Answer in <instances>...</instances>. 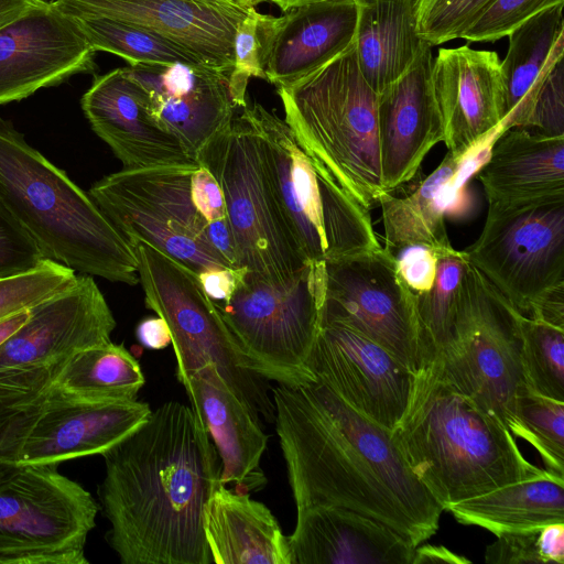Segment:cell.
Segmentation results:
<instances>
[{"label": "cell", "instance_id": "6da1fadb", "mask_svg": "<svg viewBox=\"0 0 564 564\" xmlns=\"http://www.w3.org/2000/svg\"><path fill=\"white\" fill-rule=\"evenodd\" d=\"M270 390L296 511L319 505L350 509L391 527L415 547L435 534L444 510L402 458L391 430L317 379Z\"/></svg>", "mask_w": 564, "mask_h": 564}, {"label": "cell", "instance_id": "7a4b0ae2", "mask_svg": "<svg viewBox=\"0 0 564 564\" xmlns=\"http://www.w3.org/2000/svg\"><path fill=\"white\" fill-rule=\"evenodd\" d=\"M102 457L98 499L122 564L213 563L204 519L221 462L191 405H159Z\"/></svg>", "mask_w": 564, "mask_h": 564}, {"label": "cell", "instance_id": "3957f363", "mask_svg": "<svg viewBox=\"0 0 564 564\" xmlns=\"http://www.w3.org/2000/svg\"><path fill=\"white\" fill-rule=\"evenodd\" d=\"M391 438L443 510L542 470L523 456L500 420L446 379L435 357H424L412 372Z\"/></svg>", "mask_w": 564, "mask_h": 564}, {"label": "cell", "instance_id": "277c9868", "mask_svg": "<svg viewBox=\"0 0 564 564\" xmlns=\"http://www.w3.org/2000/svg\"><path fill=\"white\" fill-rule=\"evenodd\" d=\"M0 202L45 259L112 282L139 283L132 246L89 193L1 117Z\"/></svg>", "mask_w": 564, "mask_h": 564}, {"label": "cell", "instance_id": "5b68a950", "mask_svg": "<svg viewBox=\"0 0 564 564\" xmlns=\"http://www.w3.org/2000/svg\"><path fill=\"white\" fill-rule=\"evenodd\" d=\"M88 193L131 246L148 242L196 274L238 268L221 188L203 165L122 169Z\"/></svg>", "mask_w": 564, "mask_h": 564}, {"label": "cell", "instance_id": "8992f818", "mask_svg": "<svg viewBox=\"0 0 564 564\" xmlns=\"http://www.w3.org/2000/svg\"><path fill=\"white\" fill-rule=\"evenodd\" d=\"M278 94L300 147L351 198L370 209L386 194L377 122L378 94L360 73L355 40Z\"/></svg>", "mask_w": 564, "mask_h": 564}, {"label": "cell", "instance_id": "52a82bcc", "mask_svg": "<svg viewBox=\"0 0 564 564\" xmlns=\"http://www.w3.org/2000/svg\"><path fill=\"white\" fill-rule=\"evenodd\" d=\"M219 184L238 268L272 284H285L308 264L286 225L267 172L259 130L250 107L197 154Z\"/></svg>", "mask_w": 564, "mask_h": 564}, {"label": "cell", "instance_id": "ba28073f", "mask_svg": "<svg viewBox=\"0 0 564 564\" xmlns=\"http://www.w3.org/2000/svg\"><path fill=\"white\" fill-rule=\"evenodd\" d=\"M249 107L272 189L305 261L335 262L380 249L369 209L314 164L284 119L260 104Z\"/></svg>", "mask_w": 564, "mask_h": 564}, {"label": "cell", "instance_id": "9c48e42d", "mask_svg": "<svg viewBox=\"0 0 564 564\" xmlns=\"http://www.w3.org/2000/svg\"><path fill=\"white\" fill-rule=\"evenodd\" d=\"M132 248L145 305L167 324L177 380L183 383L195 371L214 365L260 423H274L275 410L267 380L249 368L197 274L148 242H135Z\"/></svg>", "mask_w": 564, "mask_h": 564}, {"label": "cell", "instance_id": "30bf717a", "mask_svg": "<svg viewBox=\"0 0 564 564\" xmlns=\"http://www.w3.org/2000/svg\"><path fill=\"white\" fill-rule=\"evenodd\" d=\"M325 263H308L285 284L246 272L215 302L249 368L267 381L300 387L316 380L308 358L321 326Z\"/></svg>", "mask_w": 564, "mask_h": 564}, {"label": "cell", "instance_id": "8fae6325", "mask_svg": "<svg viewBox=\"0 0 564 564\" xmlns=\"http://www.w3.org/2000/svg\"><path fill=\"white\" fill-rule=\"evenodd\" d=\"M518 314L468 262L456 299L451 340L435 356L446 379L510 432L517 402L530 391L522 368Z\"/></svg>", "mask_w": 564, "mask_h": 564}, {"label": "cell", "instance_id": "7c38bea8", "mask_svg": "<svg viewBox=\"0 0 564 564\" xmlns=\"http://www.w3.org/2000/svg\"><path fill=\"white\" fill-rule=\"evenodd\" d=\"M30 311L0 344V401L18 408L45 392L76 352L110 343L116 327L93 275L84 273Z\"/></svg>", "mask_w": 564, "mask_h": 564}, {"label": "cell", "instance_id": "4fadbf2b", "mask_svg": "<svg viewBox=\"0 0 564 564\" xmlns=\"http://www.w3.org/2000/svg\"><path fill=\"white\" fill-rule=\"evenodd\" d=\"M97 512L57 464L12 466L0 478V564H87Z\"/></svg>", "mask_w": 564, "mask_h": 564}, {"label": "cell", "instance_id": "5bb4252c", "mask_svg": "<svg viewBox=\"0 0 564 564\" xmlns=\"http://www.w3.org/2000/svg\"><path fill=\"white\" fill-rule=\"evenodd\" d=\"M462 252L530 317L550 291L564 285V194L488 204L479 237Z\"/></svg>", "mask_w": 564, "mask_h": 564}, {"label": "cell", "instance_id": "9a60e30c", "mask_svg": "<svg viewBox=\"0 0 564 564\" xmlns=\"http://www.w3.org/2000/svg\"><path fill=\"white\" fill-rule=\"evenodd\" d=\"M321 323L344 325L387 349L411 372L424 357L416 296L383 246L325 262Z\"/></svg>", "mask_w": 564, "mask_h": 564}, {"label": "cell", "instance_id": "2e32d148", "mask_svg": "<svg viewBox=\"0 0 564 564\" xmlns=\"http://www.w3.org/2000/svg\"><path fill=\"white\" fill-rule=\"evenodd\" d=\"M145 402H90L48 388L14 414L0 440V462L11 466L59 464L100 454L147 422Z\"/></svg>", "mask_w": 564, "mask_h": 564}, {"label": "cell", "instance_id": "e0dca14e", "mask_svg": "<svg viewBox=\"0 0 564 564\" xmlns=\"http://www.w3.org/2000/svg\"><path fill=\"white\" fill-rule=\"evenodd\" d=\"M308 368L349 406L392 430L409 399L412 372L387 349L336 323H321Z\"/></svg>", "mask_w": 564, "mask_h": 564}, {"label": "cell", "instance_id": "ac0fdd59", "mask_svg": "<svg viewBox=\"0 0 564 564\" xmlns=\"http://www.w3.org/2000/svg\"><path fill=\"white\" fill-rule=\"evenodd\" d=\"M96 51L51 1L0 28V106L76 74L94 73Z\"/></svg>", "mask_w": 564, "mask_h": 564}, {"label": "cell", "instance_id": "d6986e66", "mask_svg": "<svg viewBox=\"0 0 564 564\" xmlns=\"http://www.w3.org/2000/svg\"><path fill=\"white\" fill-rule=\"evenodd\" d=\"M51 3L72 18L110 19L153 31L228 75L234 64L236 29L250 10L231 0H51Z\"/></svg>", "mask_w": 564, "mask_h": 564}, {"label": "cell", "instance_id": "ffe728a7", "mask_svg": "<svg viewBox=\"0 0 564 564\" xmlns=\"http://www.w3.org/2000/svg\"><path fill=\"white\" fill-rule=\"evenodd\" d=\"M431 85L449 153L467 158L488 135L500 132L505 84L496 52L468 45L440 48L431 67Z\"/></svg>", "mask_w": 564, "mask_h": 564}, {"label": "cell", "instance_id": "44dd1931", "mask_svg": "<svg viewBox=\"0 0 564 564\" xmlns=\"http://www.w3.org/2000/svg\"><path fill=\"white\" fill-rule=\"evenodd\" d=\"M124 70L144 89L155 122L176 137L194 160L236 115L229 75L210 66L135 65Z\"/></svg>", "mask_w": 564, "mask_h": 564}, {"label": "cell", "instance_id": "7402d4cb", "mask_svg": "<svg viewBox=\"0 0 564 564\" xmlns=\"http://www.w3.org/2000/svg\"><path fill=\"white\" fill-rule=\"evenodd\" d=\"M80 104L91 129L123 169L199 165L176 137L155 122L144 89L124 67L96 75Z\"/></svg>", "mask_w": 564, "mask_h": 564}, {"label": "cell", "instance_id": "603a6c76", "mask_svg": "<svg viewBox=\"0 0 564 564\" xmlns=\"http://www.w3.org/2000/svg\"><path fill=\"white\" fill-rule=\"evenodd\" d=\"M432 45L408 70L378 94L377 122L386 193L408 183L429 151L444 141L443 120L431 85Z\"/></svg>", "mask_w": 564, "mask_h": 564}, {"label": "cell", "instance_id": "cb8c5ba5", "mask_svg": "<svg viewBox=\"0 0 564 564\" xmlns=\"http://www.w3.org/2000/svg\"><path fill=\"white\" fill-rule=\"evenodd\" d=\"M285 12L258 14L264 79L275 87L299 80L354 42L358 0H321Z\"/></svg>", "mask_w": 564, "mask_h": 564}, {"label": "cell", "instance_id": "d4e9b609", "mask_svg": "<svg viewBox=\"0 0 564 564\" xmlns=\"http://www.w3.org/2000/svg\"><path fill=\"white\" fill-rule=\"evenodd\" d=\"M296 513L293 564H412L415 546L381 521L336 506Z\"/></svg>", "mask_w": 564, "mask_h": 564}, {"label": "cell", "instance_id": "484cf974", "mask_svg": "<svg viewBox=\"0 0 564 564\" xmlns=\"http://www.w3.org/2000/svg\"><path fill=\"white\" fill-rule=\"evenodd\" d=\"M189 405L203 419L221 462L219 481L236 489L262 488L267 478L260 462L269 435L247 405L231 391L214 365H207L182 383Z\"/></svg>", "mask_w": 564, "mask_h": 564}, {"label": "cell", "instance_id": "4316f807", "mask_svg": "<svg viewBox=\"0 0 564 564\" xmlns=\"http://www.w3.org/2000/svg\"><path fill=\"white\" fill-rule=\"evenodd\" d=\"M488 204H509L564 194V137L523 128L499 132L478 173Z\"/></svg>", "mask_w": 564, "mask_h": 564}, {"label": "cell", "instance_id": "83f0119b", "mask_svg": "<svg viewBox=\"0 0 564 564\" xmlns=\"http://www.w3.org/2000/svg\"><path fill=\"white\" fill-rule=\"evenodd\" d=\"M205 538L216 564H293L289 536L271 510L218 482L208 500Z\"/></svg>", "mask_w": 564, "mask_h": 564}, {"label": "cell", "instance_id": "f1b7e54d", "mask_svg": "<svg viewBox=\"0 0 564 564\" xmlns=\"http://www.w3.org/2000/svg\"><path fill=\"white\" fill-rule=\"evenodd\" d=\"M426 44L416 31L415 0H358L356 57L377 94L403 75Z\"/></svg>", "mask_w": 564, "mask_h": 564}, {"label": "cell", "instance_id": "f546056e", "mask_svg": "<svg viewBox=\"0 0 564 564\" xmlns=\"http://www.w3.org/2000/svg\"><path fill=\"white\" fill-rule=\"evenodd\" d=\"M457 522L503 533L564 522V477L547 469L489 492L449 505Z\"/></svg>", "mask_w": 564, "mask_h": 564}, {"label": "cell", "instance_id": "4dcf8cb0", "mask_svg": "<svg viewBox=\"0 0 564 564\" xmlns=\"http://www.w3.org/2000/svg\"><path fill=\"white\" fill-rule=\"evenodd\" d=\"M562 4L547 8L511 32L501 70L505 118L500 131L521 128L544 77L564 54Z\"/></svg>", "mask_w": 564, "mask_h": 564}, {"label": "cell", "instance_id": "1f68e13d", "mask_svg": "<svg viewBox=\"0 0 564 564\" xmlns=\"http://www.w3.org/2000/svg\"><path fill=\"white\" fill-rule=\"evenodd\" d=\"M465 159L447 152L410 194L399 197L386 193L380 197L387 250L398 257L410 247H424L435 253L453 248L445 226L444 195Z\"/></svg>", "mask_w": 564, "mask_h": 564}, {"label": "cell", "instance_id": "d6a6232c", "mask_svg": "<svg viewBox=\"0 0 564 564\" xmlns=\"http://www.w3.org/2000/svg\"><path fill=\"white\" fill-rule=\"evenodd\" d=\"M144 383L139 361L110 341L76 352L48 388L84 401L123 402L137 400Z\"/></svg>", "mask_w": 564, "mask_h": 564}, {"label": "cell", "instance_id": "836d02e7", "mask_svg": "<svg viewBox=\"0 0 564 564\" xmlns=\"http://www.w3.org/2000/svg\"><path fill=\"white\" fill-rule=\"evenodd\" d=\"M73 19L96 52L118 55L129 66L204 64L185 47L148 29L102 18Z\"/></svg>", "mask_w": 564, "mask_h": 564}, {"label": "cell", "instance_id": "e575fe53", "mask_svg": "<svg viewBox=\"0 0 564 564\" xmlns=\"http://www.w3.org/2000/svg\"><path fill=\"white\" fill-rule=\"evenodd\" d=\"M436 258L432 288L415 295L424 357L440 355L451 340L456 299L468 264L464 253L454 248L436 253Z\"/></svg>", "mask_w": 564, "mask_h": 564}, {"label": "cell", "instance_id": "d590c367", "mask_svg": "<svg viewBox=\"0 0 564 564\" xmlns=\"http://www.w3.org/2000/svg\"><path fill=\"white\" fill-rule=\"evenodd\" d=\"M529 390L564 402V328L518 314Z\"/></svg>", "mask_w": 564, "mask_h": 564}, {"label": "cell", "instance_id": "8d00e7d4", "mask_svg": "<svg viewBox=\"0 0 564 564\" xmlns=\"http://www.w3.org/2000/svg\"><path fill=\"white\" fill-rule=\"evenodd\" d=\"M511 433L539 452L545 469L564 477V402L524 393L517 402Z\"/></svg>", "mask_w": 564, "mask_h": 564}, {"label": "cell", "instance_id": "74e56055", "mask_svg": "<svg viewBox=\"0 0 564 564\" xmlns=\"http://www.w3.org/2000/svg\"><path fill=\"white\" fill-rule=\"evenodd\" d=\"M75 278L74 270L45 259L31 271L0 279V321L56 294Z\"/></svg>", "mask_w": 564, "mask_h": 564}, {"label": "cell", "instance_id": "f35d334b", "mask_svg": "<svg viewBox=\"0 0 564 564\" xmlns=\"http://www.w3.org/2000/svg\"><path fill=\"white\" fill-rule=\"evenodd\" d=\"M564 0H492L463 31L468 42H496L508 36L525 21Z\"/></svg>", "mask_w": 564, "mask_h": 564}, {"label": "cell", "instance_id": "ab89813d", "mask_svg": "<svg viewBox=\"0 0 564 564\" xmlns=\"http://www.w3.org/2000/svg\"><path fill=\"white\" fill-rule=\"evenodd\" d=\"M492 0H434L416 19L419 36L433 45L459 39Z\"/></svg>", "mask_w": 564, "mask_h": 564}, {"label": "cell", "instance_id": "60d3db41", "mask_svg": "<svg viewBox=\"0 0 564 564\" xmlns=\"http://www.w3.org/2000/svg\"><path fill=\"white\" fill-rule=\"evenodd\" d=\"M259 12L251 8L236 29L234 39V64L229 74V90L237 108H242L246 102V90L251 77L264 79L261 63L260 42L258 39Z\"/></svg>", "mask_w": 564, "mask_h": 564}, {"label": "cell", "instance_id": "b9f144b4", "mask_svg": "<svg viewBox=\"0 0 564 564\" xmlns=\"http://www.w3.org/2000/svg\"><path fill=\"white\" fill-rule=\"evenodd\" d=\"M521 128L546 137H564L563 58L544 77Z\"/></svg>", "mask_w": 564, "mask_h": 564}, {"label": "cell", "instance_id": "7bdbcfd3", "mask_svg": "<svg viewBox=\"0 0 564 564\" xmlns=\"http://www.w3.org/2000/svg\"><path fill=\"white\" fill-rule=\"evenodd\" d=\"M44 260L32 238L0 202V279L31 271Z\"/></svg>", "mask_w": 564, "mask_h": 564}, {"label": "cell", "instance_id": "ee69618b", "mask_svg": "<svg viewBox=\"0 0 564 564\" xmlns=\"http://www.w3.org/2000/svg\"><path fill=\"white\" fill-rule=\"evenodd\" d=\"M538 532L522 531L503 533L485 551L488 564H544L539 551Z\"/></svg>", "mask_w": 564, "mask_h": 564}, {"label": "cell", "instance_id": "f6af8a7d", "mask_svg": "<svg viewBox=\"0 0 564 564\" xmlns=\"http://www.w3.org/2000/svg\"><path fill=\"white\" fill-rule=\"evenodd\" d=\"M397 257L398 270L409 289L420 295L427 292L436 275V253L424 247H410Z\"/></svg>", "mask_w": 564, "mask_h": 564}, {"label": "cell", "instance_id": "bcb514c9", "mask_svg": "<svg viewBox=\"0 0 564 564\" xmlns=\"http://www.w3.org/2000/svg\"><path fill=\"white\" fill-rule=\"evenodd\" d=\"M243 268H218L197 274L205 293L214 302L226 301L245 276Z\"/></svg>", "mask_w": 564, "mask_h": 564}, {"label": "cell", "instance_id": "7dc6e473", "mask_svg": "<svg viewBox=\"0 0 564 564\" xmlns=\"http://www.w3.org/2000/svg\"><path fill=\"white\" fill-rule=\"evenodd\" d=\"M538 545L544 564H564V522L541 528Z\"/></svg>", "mask_w": 564, "mask_h": 564}, {"label": "cell", "instance_id": "c3c4849f", "mask_svg": "<svg viewBox=\"0 0 564 564\" xmlns=\"http://www.w3.org/2000/svg\"><path fill=\"white\" fill-rule=\"evenodd\" d=\"M530 318L564 328V285L550 291L539 302Z\"/></svg>", "mask_w": 564, "mask_h": 564}, {"label": "cell", "instance_id": "681fc988", "mask_svg": "<svg viewBox=\"0 0 564 564\" xmlns=\"http://www.w3.org/2000/svg\"><path fill=\"white\" fill-rule=\"evenodd\" d=\"M138 340L143 347L163 349L171 344L167 324L160 316L141 321L135 329Z\"/></svg>", "mask_w": 564, "mask_h": 564}, {"label": "cell", "instance_id": "f907efd6", "mask_svg": "<svg viewBox=\"0 0 564 564\" xmlns=\"http://www.w3.org/2000/svg\"><path fill=\"white\" fill-rule=\"evenodd\" d=\"M424 563H470V561L462 555H457L443 545H417L415 547L412 564Z\"/></svg>", "mask_w": 564, "mask_h": 564}, {"label": "cell", "instance_id": "816d5d0a", "mask_svg": "<svg viewBox=\"0 0 564 564\" xmlns=\"http://www.w3.org/2000/svg\"><path fill=\"white\" fill-rule=\"evenodd\" d=\"M46 0H0V28L18 19Z\"/></svg>", "mask_w": 564, "mask_h": 564}, {"label": "cell", "instance_id": "f5cc1de1", "mask_svg": "<svg viewBox=\"0 0 564 564\" xmlns=\"http://www.w3.org/2000/svg\"><path fill=\"white\" fill-rule=\"evenodd\" d=\"M30 308L18 312L0 321V344L12 335L30 317Z\"/></svg>", "mask_w": 564, "mask_h": 564}, {"label": "cell", "instance_id": "db71d44e", "mask_svg": "<svg viewBox=\"0 0 564 564\" xmlns=\"http://www.w3.org/2000/svg\"><path fill=\"white\" fill-rule=\"evenodd\" d=\"M21 408L12 406L0 401V440L9 422ZM11 467V465H7L0 462V478L4 476Z\"/></svg>", "mask_w": 564, "mask_h": 564}, {"label": "cell", "instance_id": "11a10c76", "mask_svg": "<svg viewBox=\"0 0 564 564\" xmlns=\"http://www.w3.org/2000/svg\"><path fill=\"white\" fill-rule=\"evenodd\" d=\"M280 7L282 11H289L292 8L321 0H268Z\"/></svg>", "mask_w": 564, "mask_h": 564}, {"label": "cell", "instance_id": "9f6ffc18", "mask_svg": "<svg viewBox=\"0 0 564 564\" xmlns=\"http://www.w3.org/2000/svg\"><path fill=\"white\" fill-rule=\"evenodd\" d=\"M434 0H415L416 19L420 17Z\"/></svg>", "mask_w": 564, "mask_h": 564}, {"label": "cell", "instance_id": "6f0895ef", "mask_svg": "<svg viewBox=\"0 0 564 564\" xmlns=\"http://www.w3.org/2000/svg\"><path fill=\"white\" fill-rule=\"evenodd\" d=\"M231 1L242 8L251 9V8H254L256 6H258L262 2H265L268 0H231Z\"/></svg>", "mask_w": 564, "mask_h": 564}]
</instances>
